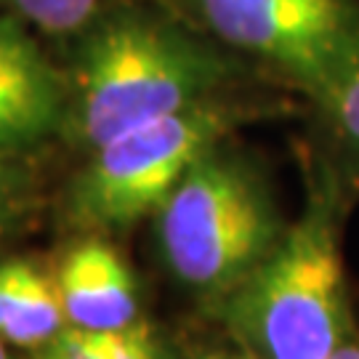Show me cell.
<instances>
[{
  "instance_id": "6da1fadb",
  "label": "cell",
  "mask_w": 359,
  "mask_h": 359,
  "mask_svg": "<svg viewBox=\"0 0 359 359\" xmlns=\"http://www.w3.org/2000/svg\"><path fill=\"white\" fill-rule=\"evenodd\" d=\"M83 32L65 128L88 149L216 99L237 75L231 56L154 11L99 13Z\"/></svg>"
},
{
  "instance_id": "7a4b0ae2",
  "label": "cell",
  "mask_w": 359,
  "mask_h": 359,
  "mask_svg": "<svg viewBox=\"0 0 359 359\" xmlns=\"http://www.w3.org/2000/svg\"><path fill=\"white\" fill-rule=\"evenodd\" d=\"M224 320L258 359H327L351 335L341 256V184L327 168L269 256L221 298Z\"/></svg>"
},
{
  "instance_id": "3957f363",
  "label": "cell",
  "mask_w": 359,
  "mask_h": 359,
  "mask_svg": "<svg viewBox=\"0 0 359 359\" xmlns=\"http://www.w3.org/2000/svg\"><path fill=\"white\" fill-rule=\"evenodd\" d=\"M157 218L170 271L218 298L243 283L287 229L264 173L224 142L184 173Z\"/></svg>"
},
{
  "instance_id": "277c9868",
  "label": "cell",
  "mask_w": 359,
  "mask_h": 359,
  "mask_svg": "<svg viewBox=\"0 0 359 359\" xmlns=\"http://www.w3.org/2000/svg\"><path fill=\"white\" fill-rule=\"evenodd\" d=\"M245 109L208 99L157 117L90 149L69 187V221L93 231L126 229L157 213L184 173L240 126Z\"/></svg>"
},
{
  "instance_id": "5b68a950",
  "label": "cell",
  "mask_w": 359,
  "mask_h": 359,
  "mask_svg": "<svg viewBox=\"0 0 359 359\" xmlns=\"http://www.w3.org/2000/svg\"><path fill=\"white\" fill-rule=\"evenodd\" d=\"M216 40L322 107L359 69V0H189Z\"/></svg>"
},
{
  "instance_id": "8992f818",
  "label": "cell",
  "mask_w": 359,
  "mask_h": 359,
  "mask_svg": "<svg viewBox=\"0 0 359 359\" xmlns=\"http://www.w3.org/2000/svg\"><path fill=\"white\" fill-rule=\"evenodd\" d=\"M69 88L16 16L0 13V152L19 154L65 128Z\"/></svg>"
},
{
  "instance_id": "52a82bcc",
  "label": "cell",
  "mask_w": 359,
  "mask_h": 359,
  "mask_svg": "<svg viewBox=\"0 0 359 359\" xmlns=\"http://www.w3.org/2000/svg\"><path fill=\"white\" fill-rule=\"evenodd\" d=\"M53 283L67 322L75 327L112 333L139 320L136 277L117 248L99 237L72 245Z\"/></svg>"
},
{
  "instance_id": "ba28073f",
  "label": "cell",
  "mask_w": 359,
  "mask_h": 359,
  "mask_svg": "<svg viewBox=\"0 0 359 359\" xmlns=\"http://www.w3.org/2000/svg\"><path fill=\"white\" fill-rule=\"evenodd\" d=\"M65 325L56 283L25 258L0 264V338L13 346L40 348Z\"/></svg>"
},
{
  "instance_id": "9c48e42d",
  "label": "cell",
  "mask_w": 359,
  "mask_h": 359,
  "mask_svg": "<svg viewBox=\"0 0 359 359\" xmlns=\"http://www.w3.org/2000/svg\"><path fill=\"white\" fill-rule=\"evenodd\" d=\"M11 16L48 35H75L96 22L102 0H0Z\"/></svg>"
},
{
  "instance_id": "30bf717a",
  "label": "cell",
  "mask_w": 359,
  "mask_h": 359,
  "mask_svg": "<svg viewBox=\"0 0 359 359\" xmlns=\"http://www.w3.org/2000/svg\"><path fill=\"white\" fill-rule=\"evenodd\" d=\"M317 109L325 115L344 149L359 163V69Z\"/></svg>"
},
{
  "instance_id": "8fae6325",
  "label": "cell",
  "mask_w": 359,
  "mask_h": 359,
  "mask_svg": "<svg viewBox=\"0 0 359 359\" xmlns=\"http://www.w3.org/2000/svg\"><path fill=\"white\" fill-rule=\"evenodd\" d=\"M102 346L107 359H165L157 335L142 320H136L123 330L102 333Z\"/></svg>"
},
{
  "instance_id": "7c38bea8",
  "label": "cell",
  "mask_w": 359,
  "mask_h": 359,
  "mask_svg": "<svg viewBox=\"0 0 359 359\" xmlns=\"http://www.w3.org/2000/svg\"><path fill=\"white\" fill-rule=\"evenodd\" d=\"M38 359H107L102 333L65 325L48 344L40 346Z\"/></svg>"
},
{
  "instance_id": "4fadbf2b",
  "label": "cell",
  "mask_w": 359,
  "mask_h": 359,
  "mask_svg": "<svg viewBox=\"0 0 359 359\" xmlns=\"http://www.w3.org/2000/svg\"><path fill=\"white\" fill-rule=\"evenodd\" d=\"M25 200V181L13 165V154L0 152V234L11 226Z\"/></svg>"
},
{
  "instance_id": "5bb4252c",
  "label": "cell",
  "mask_w": 359,
  "mask_h": 359,
  "mask_svg": "<svg viewBox=\"0 0 359 359\" xmlns=\"http://www.w3.org/2000/svg\"><path fill=\"white\" fill-rule=\"evenodd\" d=\"M327 359H359V344H351V341H346V344H341V346L335 348Z\"/></svg>"
},
{
  "instance_id": "9a60e30c",
  "label": "cell",
  "mask_w": 359,
  "mask_h": 359,
  "mask_svg": "<svg viewBox=\"0 0 359 359\" xmlns=\"http://www.w3.org/2000/svg\"><path fill=\"white\" fill-rule=\"evenodd\" d=\"M200 359H231L229 354H221V351H210V354H203Z\"/></svg>"
},
{
  "instance_id": "2e32d148",
  "label": "cell",
  "mask_w": 359,
  "mask_h": 359,
  "mask_svg": "<svg viewBox=\"0 0 359 359\" xmlns=\"http://www.w3.org/2000/svg\"><path fill=\"white\" fill-rule=\"evenodd\" d=\"M0 359H11V354H8L6 346H3V338H0Z\"/></svg>"
},
{
  "instance_id": "e0dca14e",
  "label": "cell",
  "mask_w": 359,
  "mask_h": 359,
  "mask_svg": "<svg viewBox=\"0 0 359 359\" xmlns=\"http://www.w3.org/2000/svg\"><path fill=\"white\" fill-rule=\"evenodd\" d=\"M231 359H258L256 354H250V351H245L243 357H231Z\"/></svg>"
}]
</instances>
